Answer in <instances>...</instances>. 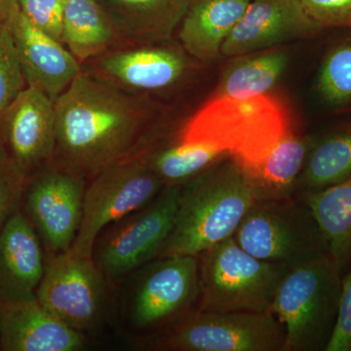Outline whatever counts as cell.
<instances>
[{
    "instance_id": "obj_1",
    "label": "cell",
    "mask_w": 351,
    "mask_h": 351,
    "mask_svg": "<svg viewBox=\"0 0 351 351\" xmlns=\"http://www.w3.org/2000/svg\"><path fill=\"white\" fill-rule=\"evenodd\" d=\"M57 145L53 160L90 180L152 144L154 113L135 95L85 71L55 101Z\"/></svg>"
},
{
    "instance_id": "obj_2",
    "label": "cell",
    "mask_w": 351,
    "mask_h": 351,
    "mask_svg": "<svg viewBox=\"0 0 351 351\" xmlns=\"http://www.w3.org/2000/svg\"><path fill=\"white\" fill-rule=\"evenodd\" d=\"M256 201L246 171L225 157L181 186L174 226L158 258L199 256L230 239Z\"/></svg>"
},
{
    "instance_id": "obj_3",
    "label": "cell",
    "mask_w": 351,
    "mask_h": 351,
    "mask_svg": "<svg viewBox=\"0 0 351 351\" xmlns=\"http://www.w3.org/2000/svg\"><path fill=\"white\" fill-rule=\"evenodd\" d=\"M291 132L282 106L267 94L211 98L184 124L176 141L211 145L246 169L260 163Z\"/></svg>"
},
{
    "instance_id": "obj_4",
    "label": "cell",
    "mask_w": 351,
    "mask_h": 351,
    "mask_svg": "<svg viewBox=\"0 0 351 351\" xmlns=\"http://www.w3.org/2000/svg\"><path fill=\"white\" fill-rule=\"evenodd\" d=\"M339 274L329 254L286 272L272 306L285 332L284 351L326 350L338 317Z\"/></svg>"
},
{
    "instance_id": "obj_5",
    "label": "cell",
    "mask_w": 351,
    "mask_h": 351,
    "mask_svg": "<svg viewBox=\"0 0 351 351\" xmlns=\"http://www.w3.org/2000/svg\"><path fill=\"white\" fill-rule=\"evenodd\" d=\"M199 258L197 309L215 313H272L286 265L260 260L232 237L215 245Z\"/></svg>"
},
{
    "instance_id": "obj_6",
    "label": "cell",
    "mask_w": 351,
    "mask_h": 351,
    "mask_svg": "<svg viewBox=\"0 0 351 351\" xmlns=\"http://www.w3.org/2000/svg\"><path fill=\"white\" fill-rule=\"evenodd\" d=\"M233 239L254 257L289 269L329 254L313 213L295 196L256 201Z\"/></svg>"
},
{
    "instance_id": "obj_7",
    "label": "cell",
    "mask_w": 351,
    "mask_h": 351,
    "mask_svg": "<svg viewBox=\"0 0 351 351\" xmlns=\"http://www.w3.org/2000/svg\"><path fill=\"white\" fill-rule=\"evenodd\" d=\"M285 332L272 313L195 308L152 334L145 346L170 351H284Z\"/></svg>"
},
{
    "instance_id": "obj_8",
    "label": "cell",
    "mask_w": 351,
    "mask_h": 351,
    "mask_svg": "<svg viewBox=\"0 0 351 351\" xmlns=\"http://www.w3.org/2000/svg\"><path fill=\"white\" fill-rule=\"evenodd\" d=\"M181 186H165L145 206L101 230L92 258L110 279L122 278L156 260L174 226Z\"/></svg>"
},
{
    "instance_id": "obj_9",
    "label": "cell",
    "mask_w": 351,
    "mask_h": 351,
    "mask_svg": "<svg viewBox=\"0 0 351 351\" xmlns=\"http://www.w3.org/2000/svg\"><path fill=\"white\" fill-rule=\"evenodd\" d=\"M89 181L83 198L82 221L69 250L92 258L101 230L151 202L164 184L143 152L108 166Z\"/></svg>"
},
{
    "instance_id": "obj_10",
    "label": "cell",
    "mask_w": 351,
    "mask_h": 351,
    "mask_svg": "<svg viewBox=\"0 0 351 351\" xmlns=\"http://www.w3.org/2000/svg\"><path fill=\"white\" fill-rule=\"evenodd\" d=\"M141 269L127 311L134 329L156 334L197 308L198 256L157 258Z\"/></svg>"
},
{
    "instance_id": "obj_11",
    "label": "cell",
    "mask_w": 351,
    "mask_h": 351,
    "mask_svg": "<svg viewBox=\"0 0 351 351\" xmlns=\"http://www.w3.org/2000/svg\"><path fill=\"white\" fill-rule=\"evenodd\" d=\"M87 180L53 160L27 180L23 195L24 213L34 226L46 252H68L82 218Z\"/></svg>"
},
{
    "instance_id": "obj_12",
    "label": "cell",
    "mask_w": 351,
    "mask_h": 351,
    "mask_svg": "<svg viewBox=\"0 0 351 351\" xmlns=\"http://www.w3.org/2000/svg\"><path fill=\"white\" fill-rule=\"evenodd\" d=\"M108 281L92 258L71 250L46 255L36 297L53 315L85 335L98 326L105 313Z\"/></svg>"
},
{
    "instance_id": "obj_13",
    "label": "cell",
    "mask_w": 351,
    "mask_h": 351,
    "mask_svg": "<svg viewBox=\"0 0 351 351\" xmlns=\"http://www.w3.org/2000/svg\"><path fill=\"white\" fill-rule=\"evenodd\" d=\"M0 144L27 179L52 162L57 145L54 101L40 90L25 87L2 117Z\"/></svg>"
},
{
    "instance_id": "obj_14",
    "label": "cell",
    "mask_w": 351,
    "mask_h": 351,
    "mask_svg": "<svg viewBox=\"0 0 351 351\" xmlns=\"http://www.w3.org/2000/svg\"><path fill=\"white\" fill-rule=\"evenodd\" d=\"M1 18L12 36L27 86L40 90L55 103L82 73V64L63 43L32 24L18 0H2Z\"/></svg>"
},
{
    "instance_id": "obj_15",
    "label": "cell",
    "mask_w": 351,
    "mask_h": 351,
    "mask_svg": "<svg viewBox=\"0 0 351 351\" xmlns=\"http://www.w3.org/2000/svg\"><path fill=\"white\" fill-rule=\"evenodd\" d=\"M89 64V69L83 71L99 82L131 95L173 86L188 68L181 51L163 46L108 51Z\"/></svg>"
},
{
    "instance_id": "obj_16",
    "label": "cell",
    "mask_w": 351,
    "mask_h": 351,
    "mask_svg": "<svg viewBox=\"0 0 351 351\" xmlns=\"http://www.w3.org/2000/svg\"><path fill=\"white\" fill-rule=\"evenodd\" d=\"M323 29L304 11L301 0H251L221 46L225 57L263 52L279 44L313 36Z\"/></svg>"
},
{
    "instance_id": "obj_17",
    "label": "cell",
    "mask_w": 351,
    "mask_h": 351,
    "mask_svg": "<svg viewBox=\"0 0 351 351\" xmlns=\"http://www.w3.org/2000/svg\"><path fill=\"white\" fill-rule=\"evenodd\" d=\"M86 337L34 299L0 302V348L6 351H77Z\"/></svg>"
},
{
    "instance_id": "obj_18",
    "label": "cell",
    "mask_w": 351,
    "mask_h": 351,
    "mask_svg": "<svg viewBox=\"0 0 351 351\" xmlns=\"http://www.w3.org/2000/svg\"><path fill=\"white\" fill-rule=\"evenodd\" d=\"M45 263L43 242L19 208L0 230V302L36 298Z\"/></svg>"
},
{
    "instance_id": "obj_19",
    "label": "cell",
    "mask_w": 351,
    "mask_h": 351,
    "mask_svg": "<svg viewBox=\"0 0 351 351\" xmlns=\"http://www.w3.org/2000/svg\"><path fill=\"white\" fill-rule=\"evenodd\" d=\"M251 0H193L181 22L180 40L201 62L215 61Z\"/></svg>"
},
{
    "instance_id": "obj_20",
    "label": "cell",
    "mask_w": 351,
    "mask_h": 351,
    "mask_svg": "<svg viewBox=\"0 0 351 351\" xmlns=\"http://www.w3.org/2000/svg\"><path fill=\"white\" fill-rule=\"evenodd\" d=\"M191 2L193 0H103L101 4L120 36L154 43L172 36Z\"/></svg>"
},
{
    "instance_id": "obj_21",
    "label": "cell",
    "mask_w": 351,
    "mask_h": 351,
    "mask_svg": "<svg viewBox=\"0 0 351 351\" xmlns=\"http://www.w3.org/2000/svg\"><path fill=\"white\" fill-rule=\"evenodd\" d=\"M313 147L311 138L291 132L260 163L242 167L253 182L257 200L294 196Z\"/></svg>"
},
{
    "instance_id": "obj_22",
    "label": "cell",
    "mask_w": 351,
    "mask_h": 351,
    "mask_svg": "<svg viewBox=\"0 0 351 351\" xmlns=\"http://www.w3.org/2000/svg\"><path fill=\"white\" fill-rule=\"evenodd\" d=\"M120 36L100 0H66L63 43L80 64L105 54Z\"/></svg>"
},
{
    "instance_id": "obj_23",
    "label": "cell",
    "mask_w": 351,
    "mask_h": 351,
    "mask_svg": "<svg viewBox=\"0 0 351 351\" xmlns=\"http://www.w3.org/2000/svg\"><path fill=\"white\" fill-rule=\"evenodd\" d=\"M326 241L329 255L341 270L351 261V176L339 184L304 193Z\"/></svg>"
},
{
    "instance_id": "obj_24",
    "label": "cell",
    "mask_w": 351,
    "mask_h": 351,
    "mask_svg": "<svg viewBox=\"0 0 351 351\" xmlns=\"http://www.w3.org/2000/svg\"><path fill=\"white\" fill-rule=\"evenodd\" d=\"M230 66L219 80L211 98H247L267 93L287 68L284 51L245 55Z\"/></svg>"
},
{
    "instance_id": "obj_25",
    "label": "cell",
    "mask_w": 351,
    "mask_h": 351,
    "mask_svg": "<svg viewBox=\"0 0 351 351\" xmlns=\"http://www.w3.org/2000/svg\"><path fill=\"white\" fill-rule=\"evenodd\" d=\"M142 152L164 186H184L218 161L230 156L211 145L178 141L163 147L151 145Z\"/></svg>"
},
{
    "instance_id": "obj_26",
    "label": "cell",
    "mask_w": 351,
    "mask_h": 351,
    "mask_svg": "<svg viewBox=\"0 0 351 351\" xmlns=\"http://www.w3.org/2000/svg\"><path fill=\"white\" fill-rule=\"evenodd\" d=\"M351 176V128L314 145L300 178L298 191H319Z\"/></svg>"
},
{
    "instance_id": "obj_27",
    "label": "cell",
    "mask_w": 351,
    "mask_h": 351,
    "mask_svg": "<svg viewBox=\"0 0 351 351\" xmlns=\"http://www.w3.org/2000/svg\"><path fill=\"white\" fill-rule=\"evenodd\" d=\"M318 91L328 105L346 107L351 103V43L341 44L328 54L321 66Z\"/></svg>"
},
{
    "instance_id": "obj_28",
    "label": "cell",
    "mask_w": 351,
    "mask_h": 351,
    "mask_svg": "<svg viewBox=\"0 0 351 351\" xmlns=\"http://www.w3.org/2000/svg\"><path fill=\"white\" fill-rule=\"evenodd\" d=\"M27 82L12 36L0 17V122Z\"/></svg>"
},
{
    "instance_id": "obj_29",
    "label": "cell",
    "mask_w": 351,
    "mask_h": 351,
    "mask_svg": "<svg viewBox=\"0 0 351 351\" xmlns=\"http://www.w3.org/2000/svg\"><path fill=\"white\" fill-rule=\"evenodd\" d=\"M27 180L0 144V230L19 209Z\"/></svg>"
},
{
    "instance_id": "obj_30",
    "label": "cell",
    "mask_w": 351,
    "mask_h": 351,
    "mask_svg": "<svg viewBox=\"0 0 351 351\" xmlns=\"http://www.w3.org/2000/svg\"><path fill=\"white\" fill-rule=\"evenodd\" d=\"M64 1L66 0H18V3L32 24L44 34L63 43Z\"/></svg>"
},
{
    "instance_id": "obj_31",
    "label": "cell",
    "mask_w": 351,
    "mask_h": 351,
    "mask_svg": "<svg viewBox=\"0 0 351 351\" xmlns=\"http://www.w3.org/2000/svg\"><path fill=\"white\" fill-rule=\"evenodd\" d=\"M307 15L324 27L351 29V0H301Z\"/></svg>"
},
{
    "instance_id": "obj_32",
    "label": "cell",
    "mask_w": 351,
    "mask_h": 351,
    "mask_svg": "<svg viewBox=\"0 0 351 351\" xmlns=\"http://www.w3.org/2000/svg\"><path fill=\"white\" fill-rule=\"evenodd\" d=\"M351 350V271L341 281L338 317L326 351Z\"/></svg>"
},
{
    "instance_id": "obj_33",
    "label": "cell",
    "mask_w": 351,
    "mask_h": 351,
    "mask_svg": "<svg viewBox=\"0 0 351 351\" xmlns=\"http://www.w3.org/2000/svg\"><path fill=\"white\" fill-rule=\"evenodd\" d=\"M1 11H2V0H0V17H1Z\"/></svg>"
},
{
    "instance_id": "obj_34",
    "label": "cell",
    "mask_w": 351,
    "mask_h": 351,
    "mask_svg": "<svg viewBox=\"0 0 351 351\" xmlns=\"http://www.w3.org/2000/svg\"><path fill=\"white\" fill-rule=\"evenodd\" d=\"M351 351V350H350Z\"/></svg>"
}]
</instances>
